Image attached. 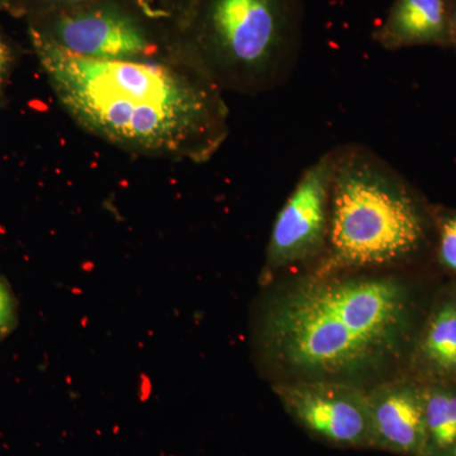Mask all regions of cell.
I'll list each match as a JSON object with an SVG mask.
<instances>
[{
	"mask_svg": "<svg viewBox=\"0 0 456 456\" xmlns=\"http://www.w3.org/2000/svg\"><path fill=\"white\" fill-rule=\"evenodd\" d=\"M29 36L61 106L90 134L132 151L206 161L227 136L220 86L196 64L74 55Z\"/></svg>",
	"mask_w": 456,
	"mask_h": 456,
	"instance_id": "cell-1",
	"label": "cell"
},
{
	"mask_svg": "<svg viewBox=\"0 0 456 456\" xmlns=\"http://www.w3.org/2000/svg\"><path fill=\"white\" fill-rule=\"evenodd\" d=\"M432 303V302H431ZM430 305L398 277L299 279L266 302L264 355L298 378L341 380L406 359Z\"/></svg>",
	"mask_w": 456,
	"mask_h": 456,
	"instance_id": "cell-2",
	"label": "cell"
},
{
	"mask_svg": "<svg viewBox=\"0 0 456 456\" xmlns=\"http://www.w3.org/2000/svg\"><path fill=\"white\" fill-rule=\"evenodd\" d=\"M330 230L314 274L411 265L434 255L435 207L367 146L334 149Z\"/></svg>",
	"mask_w": 456,
	"mask_h": 456,
	"instance_id": "cell-3",
	"label": "cell"
},
{
	"mask_svg": "<svg viewBox=\"0 0 456 456\" xmlns=\"http://www.w3.org/2000/svg\"><path fill=\"white\" fill-rule=\"evenodd\" d=\"M197 64L218 86L251 92L289 79L302 46V0H194Z\"/></svg>",
	"mask_w": 456,
	"mask_h": 456,
	"instance_id": "cell-4",
	"label": "cell"
},
{
	"mask_svg": "<svg viewBox=\"0 0 456 456\" xmlns=\"http://www.w3.org/2000/svg\"><path fill=\"white\" fill-rule=\"evenodd\" d=\"M334 159L331 150L303 171L273 224L264 274L314 260L318 263L325 254Z\"/></svg>",
	"mask_w": 456,
	"mask_h": 456,
	"instance_id": "cell-5",
	"label": "cell"
},
{
	"mask_svg": "<svg viewBox=\"0 0 456 456\" xmlns=\"http://www.w3.org/2000/svg\"><path fill=\"white\" fill-rule=\"evenodd\" d=\"M284 410L314 439L336 448L373 449L367 392L336 379L275 384Z\"/></svg>",
	"mask_w": 456,
	"mask_h": 456,
	"instance_id": "cell-6",
	"label": "cell"
},
{
	"mask_svg": "<svg viewBox=\"0 0 456 456\" xmlns=\"http://www.w3.org/2000/svg\"><path fill=\"white\" fill-rule=\"evenodd\" d=\"M37 29L61 49L86 59H147L158 51L139 18L113 3L64 8L47 28Z\"/></svg>",
	"mask_w": 456,
	"mask_h": 456,
	"instance_id": "cell-7",
	"label": "cell"
},
{
	"mask_svg": "<svg viewBox=\"0 0 456 456\" xmlns=\"http://www.w3.org/2000/svg\"><path fill=\"white\" fill-rule=\"evenodd\" d=\"M425 383L412 375L367 392L373 449L399 456H422Z\"/></svg>",
	"mask_w": 456,
	"mask_h": 456,
	"instance_id": "cell-8",
	"label": "cell"
},
{
	"mask_svg": "<svg viewBox=\"0 0 456 456\" xmlns=\"http://www.w3.org/2000/svg\"><path fill=\"white\" fill-rule=\"evenodd\" d=\"M407 367L408 374L422 383L452 380L456 370V284L435 294Z\"/></svg>",
	"mask_w": 456,
	"mask_h": 456,
	"instance_id": "cell-9",
	"label": "cell"
},
{
	"mask_svg": "<svg viewBox=\"0 0 456 456\" xmlns=\"http://www.w3.org/2000/svg\"><path fill=\"white\" fill-rule=\"evenodd\" d=\"M452 0H393L374 41L384 50L416 46L450 49Z\"/></svg>",
	"mask_w": 456,
	"mask_h": 456,
	"instance_id": "cell-10",
	"label": "cell"
},
{
	"mask_svg": "<svg viewBox=\"0 0 456 456\" xmlns=\"http://www.w3.org/2000/svg\"><path fill=\"white\" fill-rule=\"evenodd\" d=\"M422 456L456 455V383H425Z\"/></svg>",
	"mask_w": 456,
	"mask_h": 456,
	"instance_id": "cell-11",
	"label": "cell"
},
{
	"mask_svg": "<svg viewBox=\"0 0 456 456\" xmlns=\"http://www.w3.org/2000/svg\"><path fill=\"white\" fill-rule=\"evenodd\" d=\"M434 256L437 264L456 275V211L435 207Z\"/></svg>",
	"mask_w": 456,
	"mask_h": 456,
	"instance_id": "cell-12",
	"label": "cell"
},
{
	"mask_svg": "<svg viewBox=\"0 0 456 456\" xmlns=\"http://www.w3.org/2000/svg\"><path fill=\"white\" fill-rule=\"evenodd\" d=\"M17 301L7 281L0 278V338H4L17 323Z\"/></svg>",
	"mask_w": 456,
	"mask_h": 456,
	"instance_id": "cell-13",
	"label": "cell"
},
{
	"mask_svg": "<svg viewBox=\"0 0 456 456\" xmlns=\"http://www.w3.org/2000/svg\"><path fill=\"white\" fill-rule=\"evenodd\" d=\"M12 61H13V55H12L11 47L8 46L4 38L0 36V97L4 93Z\"/></svg>",
	"mask_w": 456,
	"mask_h": 456,
	"instance_id": "cell-14",
	"label": "cell"
},
{
	"mask_svg": "<svg viewBox=\"0 0 456 456\" xmlns=\"http://www.w3.org/2000/svg\"><path fill=\"white\" fill-rule=\"evenodd\" d=\"M41 2L45 4L53 5V7L70 8L86 4V3L97 2V0H41Z\"/></svg>",
	"mask_w": 456,
	"mask_h": 456,
	"instance_id": "cell-15",
	"label": "cell"
},
{
	"mask_svg": "<svg viewBox=\"0 0 456 456\" xmlns=\"http://www.w3.org/2000/svg\"><path fill=\"white\" fill-rule=\"evenodd\" d=\"M450 49L456 53V0H452V11H450Z\"/></svg>",
	"mask_w": 456,
	"mask_h": 456,
	"instance_id": "cell-16",
	"label": "cell"
},
{
	"mask_svg": "<svg viewBox=\"0 0 456 456\" xmlns=\"http://www.w3.org/2000/svg\"><path fill=\"white\" fill-rule=\"evenodd\" d=\"M184 2L187 3L188 14H189V11H191V5H193L194 0H184Z\"/></svg>",
	"mask_w": 456,
	"mask_h": 456,
	"instance_id": "cell-17",
	"label": "cell"
},
{
	"mask_svg": "<svg viewBox=\"0 0 456 456\" xmlns=\"http://www.w3.org/2000/svg\"><path fill=\"white\" fill-rule=\"evenodd\" d=\"M452 382L456 383V370H455L454 375H452Z\"/></svg>",
	"mask_w": 456,
	"mask_h": 456,
	"instance_id": "cell-18",
	"label": "cell"
},
{
	"mask_svg": "<svg viewBox=\"0 0 456 456\" xmlns=\"http://www.w3.org/2000/svg\"><path fill=\"white\" fill-rule=\"evenodd\" d=\"M456 456V455H455Z\"/></svg>",
	"mask_w": 456,
	"mask_h": 456,
	"instance_id": "cell-19",
	"label": "cell"
}]
</instances>
